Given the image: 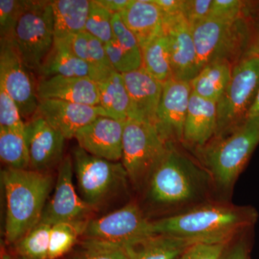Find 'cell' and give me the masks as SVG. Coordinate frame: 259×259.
I'll use <instances>...</instances> for the list:
<instances>
[{"instance_id":"1","label":"cell","mask_w":259,"mask_h":259,"mask_svg":"<svg viewBox=\"0 0 259 259\" xmlns=\"http://www.w3.org/2000/svg\"><path fill=\"white\" fill-rule=\"evenodd\" d=\"M181 146L168 144L164 157L145 187L148 202L168 215L215 200L212 195L217 194L209 172Z\"/></svg>"},{"instance_id":"2","label":"cell","mask_w":259,"mask_h":259,"mask_svg":"<svg viewBox=\"0 0 259 259\" xmlns=\"http://www.w3.org/2000/svg\"><path fill=\"white\" fill-rule=\"evenodd\" d=\"M258 218L251 206L212 200L152 221V231L194 243L226 244L251 231Z\"/></svg>"},{"instance_id":"3","label":"cell","mask_w":259,"mask_h":259,"mask_svg":"<svg viewBox=\"0 0 259 259\" xmlns=\"http://www.w3.org/2000/svg\"><path fill=\"white\" fill-rule=\"evenodd\" d=\"M1 179L6 199L5 241L14 245L41 221L54 178L49 172L6 168Z\"/></svg>"},{"instance_id":"4","label":"cell","mask_w":259,"mask_h":259,"mask_svg":"<svg viewBox=\"0 0 259 259\" xmlns=\"http://www.w3.org/2000/svg\"><path fill=\"white\" fill-rule=\"evenodd\" d=\"M259 144V122L248 119L231 134L213 138L193 155L209 172L217 193L228 196Z\"/></svg>"},{"instance_id":"5","label":"cell","mask_w":259,"mask_h":259,"mask_svg":"<svg viewBox=\"0 0 259 259\" xmlns=\"http://www.w3.org/2000/svg\"><path fill=\"white\" fill-rule=\"evenodd\" d=\"M200 69L214 61L233 66L251 55V32L244 15L233 20L207 18L191 25Z\"/></svg>"},{"instance_id":"6","label":"cell","mask_w":259,"mask_h":259,"mask_svg":"<svg viewBox=\"0 0 259 259\" xmlns=\"http://www.w3.org/2000/svg\"><path fill=\"white\" fill-rule=\"evenodd\" d=\"M168 146L155 124L133 118L125 120L122 163L135 189L145 188Z\"/></svg>"},{"instance_id":"7","label":"cell","mask_w":259,"mask_h":259,"mask_svg":"<svg viewBox=\"0 0 259 259\" xmlns=\"http://www.w3.org/2000/svg\"><path fill=\"white\" fill-rule=\"evenodd\" d=\"M259 92V56L245 58L233 66L229 84L217 102L214 138L231 134L248 120Z\"/></svg>"},{"instance_id":"8","label":"cell","mask_w":259,"mask_h":259,"mask_svg":"<svg viewBox=\"0 0 259 259\" xmlns=\"http://www.w3.org/2000/svg\"><path fill=\"white\" fill-rule=\"evenodd\" d=\"M10 40L25 66L37 74L55 40L51 1H28Z\"/></svg>"},{"instance_id":"9","label":"cell","mask_w":259,"mask_h":259,"mask_svg":"<svg viewBox=\"0 0 259 259\" xmlns=\"http://www.w3.org/2000/svg\"><path fill=\"white\" fill-rule=\"evenodd\" d=\"M74 168L80 196L95 209L130 182L122 162L97 157L79 146L74 151Z\"/></svg>"},{"instance_id":"10","label":"cell","mask_w":259,"mask_h":259,"mask_svg":"<svg viewBox=\"0 0 259 259\" xmlns=\"http://www.w3.org/2000/svg\"><path fill=\"white\" fill-rule=\"evenodd\" d=\"M151 234H154L152 221L134 201L102 217L90 219L83 237L125 248Z\"/></svg>"},{"instance_id":"11","label":"cell","mask_w":259,"mask_h":259,"mask_svg":"<svg viewBox=\"0 0 259 259\" xmlns=\"http://www.w3.org/2000/svg\"><path fill=\"white\" fill-rule=\"evenodd\" d=\"M34 73L25 66L13 42L0 39V88L14 100L23 119L36 113L39 98Z\"/></svg>"},{"instance_id":"12","label":"cell","mask_w":259,"mask_h":259,"mask_svg":"<svg viewBox=\"0 0 259 259\" xmlns=\"http://www.w3.org/2000/svg\"><path fill=\"white\" fill-rule=\"evenodd\" d=\"M163 32L168 44L172 78L190 82L201 69L190 23L182 13L163 15Z\"/></svg>"},{"instance_id":"13","label":"cell","mask_w":259,"mask_h":259,"mask_svg":"<svg viewBox=\"0 0 259 259\" xmlns=\"http://www.w3.org/2000/svg\"><path fill=\"white\" fill-rule=\"evenodd\" d=\"M73 161L63 158L58 168L55 191L48 201L40 223L53 225L64 221L87 219L95 210L78 195L73 184Z\"/></svg>"},{"instance_id":"14","label":"cell","mask_w":259,"mask_h":259,"mask_svg":"<svg viewBox=\"0 0 259 259\" xmlns=\"http://www.w3.org/2000/svg\"><path fill=\"white\" fill-rule=\"evenodd\" d=\"M192 91L190 82L171 78L163 83L156 125L167 144H182Z\"/></svg>"},{"instance_id":"15","label":"cell","mask_w":259,"mask_h":259,"mask_svg":"<svg viewBox=\"0 0 259 259\" xmlns=\"http://www.w3.org/2000/svg\"><path fill=\"white\" fill-rule=\"evenodd\" d=\"M35 115L44 119L66 139L74 138L80 129L100 116L111 117L100 105L93 106L59 100H39Z\"/></svg>"},{"instance_id":"16","label":"cell","mask_w":259,"mask_h":259,"mask_svg":"<svg viewBox=\"0 0 259 259\" xmlns=\"http://www.w3.org/2000/svg\"><path fill=\"white\" fill-rule=\"evenodd\" d=\"M30 168L49 172L62 161L65 139L63 135L37 115L25 122Z\"/></svg>"},{"instance_id":"17","label":"cell","mask_w":259,"mask_h":259,"mask_svg":"<svg viewBox=\"0 0 259 259\" xmlns=\"http://www.w3.org/2000/svg\"><path fill=\"white\" fill-rule=\"evenodd\" d=\"M125 121L100 116L76 133L75 139L85 151L110 161L122 157V139Z\"/></svg>"},{"instance_id":"18","label":"cell","mask_w":259,"mask_h":259,"mask_svg":"<svg viewBox=\"0 0 259 259\" xmlns=\"http://www.w3.org/2000/svg\"><path fill=\"white\" fill-rule=\"evenodd\" d=\"M122 76L131 100L128 118L146 121L156 125L163 83L148 74L142 67L125 73Z\"/></svg>"},{"instance_id":"19","label":"cell","mask_w":259,"mask_h":259,"mask_svg":"<svg viewBox=\"0 0 259 259\" xmlns=\"http://www.w3.org/2000/svg\"><path fill=\"white\" fill-rule=\"evenodd\" d=\"M217 103L192 91L182 146L193 153L208 144L217 131Z\"/></svg>"},{"instance_id":"20","label":"cell","mask_w":259,"mask_h":259,"mask_svg":"<svg viewBox=\"0 0 259 259\" xmlns=\"http://www.w3.org/2000/svg\"><path fill=\"white\" fill-rule=\"evenodd\" d=\"M39 100H59L62 101L100 105L98 84L87 77L54 76L39 79L37 82Z\"/></svg>"},{"instance_id":"21","label":"cell","mask_w":259,"mask_h":259,"mask_svg":"<svg viewBox=\"0 0 259 259\" xmlns=\"http://www.w3.org/2000/svg\"><path fill=\"white\" fill-rule=\"evenodd\" d=\"M39 79L54 76L87 77L102 81L101 74L75 55L66 39L55 40L37 74Z\"/></svg>"},{"instance_id":"22","label":"cell","mask_w":259,"mask_h":259,"mask_svg":"<svg viewBox=\"0 0 259 259\" xmlns=\"http://www.w3.org/2000/svg\"><path fill=\"white\" fill-rule=\"evenodd\" d=\"M120 15L141 49L163 33V15L153 0H131Z\"/></svg>"},{"instance_id":"23","label":"cell","mask_w":259,"mask_h":259,"mask_svg":"<svg viewBox=\"0 0 259 259\" xmlns=\"http://www.w3.org/2000/svg\"><path fill=\"white\" fill-rule=\"evenodd\" d=\"M193 244L183 238L154 233L124 248L128 259H177Z\"/></svg>"},{"instance_id":"24","label":"cell","mask_w":259,"mask_h":259,"mask_svg":"<svg viewBox=\"0 0 259 259\" xmlns=\"http://www.w3.org/2000/svg\"><path fill=\"white\" fill-rule=\"evenodd\" d=\"M55 40H64L84 32L91 0H54Z\"/></svg>"},{"instance_id":"25","label":"cell","mask_w":259,"mask_h":259,"mask_svg":"<svg viewBox=\"0 0 259 259\" xmlns=\"http://www.w3.org/2000/svg\"><path fill=\"white\" fill-rule=\"evenodd\" d=\"M233 69V65L228 61H214L205 65L190 81L192 92L217 103L229 84Z\"/></svg>"},{"instance_id":"26","label":"cell","mask_w":259,"mask_h":259,"mask_svg":"<svg viewBox=\"0 0 259 259\" xmlns=\"http://www.w3.org/2000/svg\"><path fill=\"white\" fill-rule=\"evenodd\" d=\"M100 105L112 118L125 121L129 117L131 100L123 76L114 72L97 82Z\"/></svg>"},{"instance_id":"27","label":"cell","mask_w":259,"mask_h":259,"mask_svg":"<svg viewBox=\"0 0 259 259\" xmlns=\"http://www.w3.org/2000/svg\"><path fill=\"white\" fill-rule=\"evenodd\" d=\"M75 55L98 71L104 77L115 72L107 57L105 45L86 32L66 39Z\"/></svg>"},{"instance_id":"28","label":"cell","mask_w":259,"mask_h":259,"mask_svg":"<svg viewBox=\"0 0 259 259\" xmlns=\"http://www.w3.org/2000/svg\"><path fill=\"white\" fill-rule=\"evenodd\" d=\"M0 158L7 168H30L28 142L25 130L0 127Z\"/></svg>"},{"instance_id":"29","label":"cell","mask_w":259,"mask_h":259,"mask_svg":"<svg viewBox=\"0 0 259 259\" xmlns=\"http://www.w3.org/2000/svg\"><path fill=\"white\" fill-rule=\"evenodd\" d=\"M90 218L59 222L51 226L48 259H59L69 253L83 237Z\"/></svg>"},{"instance_id":"30","label":"cell","mask_w":259,"mask_h":259,"mask_svg":"<svg viewBox=\"0 0 259 259\" xmlns=\"http://www.w3.org/2000/svg\"><path fill=\"white\" fill-rule=\"evenodd\" d=\"M143 68L153 78L165 83L172 78L171 61L164 34L161 33L141 49Z\"/></svg>"},{"instance_id":"31","label":"cell","mask_w":259,"mask_h":259,"mask_svg":"<svg viewBox=\"0 0 259 259\" xmlns=\"http://www.w3.org/2000/svg\"><path fill=\"white\" fill-rule=\"evenodd\" d=\"M51 225L40 223L14 245V253L21 259H48Z\"/></svg>"},{"instance_id":"32","label":"cell","mask_w":259,"mask_h":259,"mask_svg":"<svg viewBox=\"0 0 259 259\" xmlns=\"http://www.w3.org/2000/svg\"><path fill=\"white\" fill-rule=\"evenodd\" d=\"M112 16L113 14L99 4L97 0H91L84 32L96 37L104 45L108 44L114 39Z\"/></svg>"},{"instance_id":"33","label":"cell","mask_w":259,"mask_h":259,"mask_svg":"<svg viewBox=\"0 0 259 259\" xmlns=\"http://www.w3.org/2000/svg\"><path fill=\"white\" fill-rule=\"evenodd\" d=\"M68 259H128L120 245L83 238Z\"/></svg>"},{"instance_id":"34","label":"cell","mask_w":259,"mask_h":259,"mask_svg":"<svg viewBox=\"0 0 259 259\" xmlns=\"http://www.w3.org/2000/svg\"><path fill=\"white\" fill-rule=\"evenodd\" d=\"M28 0H0V39H12Z\"/></svg>"},{"instance_id":"35","label":"cell","mask_w":259,"mask_h":259,"mask_svg":"<svg viewBox=\"0 0 259 259\" xmlns=\"http://www.w3.org/2000/svg\"><path fill=\"white\" fill-rule=\"evenodd\" d=\"M112 30L114 39L122 50L134 58L135 60L142 64V54L139 42L133 32L124 23L120 13H115L112 16Z\"/></svg>"},{"instance_id":"36","label":"cell","mask_w":259,"mask_h":259,"mask_svg":"<svg viewBox=\"0 0 259 259\" xmlns=\"http://www.w3.org/2000/svg\"><path fill=\"white\" fill-rule=\"evenodd\" d=\"M23 119L14 100L0 88V127L25 130Z\"/></svg>"},{"instance_id":"37","label":"cell","mask_w":259,"mask_h":259,"mask_svg":"<svg viewBox=\"0 0 259 259\" xmlns=\"http://www.w3.org/2000/svg\"><path fill=\"white\" fill-rule=\"evenodd\" d=\"M107 57L116 72L125 74L141 67V63L135 60L115 41V39L105 45Z\"/></svg>"},{"instance_id":"38","label":"cell","mask_w":259,"mask_h":259,"mask_svg":"<svg viewBox=\"0 0 259 259\" xmlns=\"http://www.w3.org/2000/svg\"><path fill=\"white\" fill-rule=\"evenodd\" d=\"M245 1L243 0H212L208 18L233 20L243 15Z\"/></svg>"},{"instance_id":"39","label":"cell","mask_w":259,"mask_h":259,"mask_svg":"<svg viewBox=\"0 0 259 259\" xmlns=\"http://www.w3.org/2000/svg\"><path fill=\"white\" fill-rule=\"evenodd\" d=\"M228 244L195 243L177 259H221Z\"/></svg>"},{"instance_id":"40","label":"cell","mask_w":259,"mask_h":259,"mask_svg":"<svg viewBox=\"0 0 259 259\" xmlns=\"http://www.w3.org/2000/svg\"><path fill=\"white\" fill-rule=\"evenodd\" d=\"M212 0H184L183 15L190 25L209 18Z\"/></svg>"},{"instance_id":"41","label":"cell","mask_w":259,"mask_h":259,"mask_svg":"<svg viewBox=\"0 0 259 259\" xmlns=\"http://www.w3.org/2000/svg\"><path fill=\"white\" fill-rule=\"evenodd\" d=\"M243 15L251 32V55L259 54V0L245 1Z\"/></svg>"},{"instance_id":"42","label":"cell","mask_w":259,"mask_h":259,"mask_svg":"<svg viewBox=\"0 0 259 259\" xmlns=\"http://www.w3.org/2000/svg\"><path fill=\"white\" fill-rule=\"evenodd\" d=\"M238 237L227 245L221 259H250L251 243L248 234Z\"/></svg>"},{"instance_id":"43","label":"cell","mask_w":259,"mask_h":259,"mask_svg":"<svg viewBox=\"0 0 259 259\" xmlns=\"http://www.w3.org/2000/svg\"><path fill=\"white\" fill-rule=\"evenodd\" d=\"M159 9L162 15L183 14L184 0H153Z\"/></svg>"},{"instance_id":"44","label":"cell","mask_w":259,"mask_h":259,"mask_svg":"<svg viewBox=\"0 0 259 259\" xmlns=\"http://www.w3.org/2000/svg\"><path fill=\"white\" fill-rule=\"evenodd\" d=\"M97 3L112 14L120 13L128 6L131 0H97Z\"/></svg>"},{"instance_id":"45","label":"cell","mask_w":259,"mask_h":259,"mask_svg":"<svg viewBox=\"0 0 259 259\" xmlns=\"http://www.w3.org/2000/svg\"><path fill=\"white\" fill-rule=\"evenodd\" d=\"M248 119H252L259 122V92L257 95L256 99L251 110H250L249 115Z\"/></svg>"},{"instance_id":"46","label":"cell","mask_w":259,"mask_h":259,"mask_svg":"<svg viewBox=\"0 0 259 259\" xmlns=\"http://www.w3.org/2000/svg\"><path fill=\"white\" fill-rule=\"evenodd\" d=\"M0 259H21L19 258L18 255L15 254L14 253H10L5 248H2L1 257Z\"/></svg>"},{"instance_id":"47","label":"cell","mask_w":259,"mask_h":259,"mask_svg":"<svg viewBox=\"0 0 259 259\" xmlns=\"http://www.w3.org/2000/svg\"><path fill=\"white\" fill-rule=\"evenodd\" d=\"M258 56H259V54H258Z\"/></svg>"}]
</instances>
